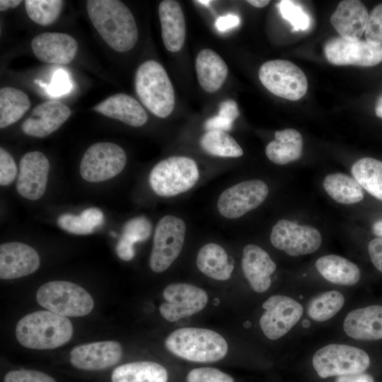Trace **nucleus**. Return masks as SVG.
Here are the masks:
<instances>
[{
    "label": "nucleus",
    "mask_w": 382,
    "mask_h": 382,
    "mask_svg": "<svg viewBox=\"0 0 382 382\" xmlns=\"http://www.w3.org/2000/svg\"><path fill=\"white\" fill-rule=\"evenodd\" d=\"M187 382H234L228 374L212 367H202L191 370Z\"/></svg>",
    "instance_id": "79ce46f5"
},
{
    "label": "nucleus",
    "mask_w": 382,
    "mask_h": 382,
    "mask_svg": "<svg viewBox=\"0 0 382 382\" xmlns=\"http://www.w3.org/2000/svg\"><path fill=\"white\" fill-rule=\"evenodd\" d=\"M239 23L240 18L237 15L228 13L219 16L215 22V27L218 30L224 32L238 25Z\"/></svg>",
    "instance_id": "49530a36"
},
{
    "label": "nucleus",
    "mask_w": 382,
    "mask_h": 382,
    "mask_svg": "<svg viewBox=\"0 0 382 382\" xmlns=\"http://www.w3.org/2000/svg\"><path fill=\"white\" fill-rule=\"evenodd\" d=\"M134 86L142 104L154 115L164 118L171 114L175 106L174 90L161 64L148 60L139 65Z\"/></svg>",
    "instance_id": "20e7f679"
},
{
    "label": "nucleus",
    "mask_w": 382,
    "mask_h": 382,
    "mask_svg": "<svg viewBox=\"0 0 382 382\" xmlns=\"http://www.w3.org/2000/svg\"><path fill=\"white\" fill-rule=\"evenodd\" d=\"M265 311L260 319V327L264 335L271 340L286 335L301 320L303 306L294 298L277 294L269 297L263 303Z\"/></svg>",
    "instance_id": "9b49d317"
},
{
    "label": "nucleus",
    "mask_w": 382,
    "mask_h": 382,
    "mask_svg": "<svg viewBox=\"0 0 382 382\" xmlns=\"http://www.w3.org/2000/svg\"><path fill=\"white\" fill-rule=\"evenodd\" d=\"M312 365L322 378L364 372L370 357L362 349L346 344H329L318 349L312 357Z\"/></svg>",
    "instance_id": "0eeeda50"
},
{
    "label": "nucleus",
    "mask_w": 382,
    "mask_h": 382,
    "mask_svg": "<svg viewBox=\"0 0 382 382\" xmlns=\"http://www.w3.org/2000/svg\"><path fill=\"white\" fill-rule=\"evenodd\" d=\"M186 225L180 217L166 215L158 221L149 257V267L156 273L166 270L180 254Z\"/></svg>",
    "instance_id": "6e6552de"
},
{
    "label": "nucleus",
    "mask_w": 382,
    "mask_h": 382,
    "mask_svg": "<svg viewBox=\"0 0 382 382\" xmlns=\"http://www.w3.org/2000/svg\"><path fill=\"white\" fill-rule=\"evenodd\" d=\"M17 175V167L12 156L2 147L0 148V185H8Z\"/></svg>",
    "instance_id": "c03bdc74"
},
{
    "label": "nucleus",
    "mask_w": 382,
    "mask_h": 382,
    "mask_svg": "<svg viewBox=\"0 0 382 382\" xmlns=\"http://www.w3.org/2000/svg\"><path fill=\"white\" fill-rule=\"evenodd\" d=\"M372 231L378 238H382V220L377 221L373 224Z\"/></svg>",
    "instance_id": "3c124183"
},
{
    "label": "nucleus",
    "mask_w": 382,
    "mask_h": 382,
    "mask_svg": "<svg viewBox=\"0 0 382 382\" xmlns=\"http://www.w3.org/2000/svg\"><path fill=\"white\" fill-rule=\"evenodd\" d=\"M258 75L262 85L280 98L297 100L307 91L306 76L299 66L289 61H267L260 66Z\"/></svg>",
    "instance_id": "1a4fd4ad"
},
{
    "label": "nucleus",
    "mask_w": 382,
    "mask_h": 382,
    "mask_svg": "<svg viewBox=\"0 0 382 382\" xmlns=\"http://www.w3.org/2000/svg\"><path fill=\"white\" fill-rule=\"evenodd\" d=\"M4 382H56L50 376L35 370H13L8 372Z\"/></svg>",
    "instance_id": "37998d69"
},
{
    "label": "nucleus",
    "mask_w": 382,
    "mask_h": 382,
    "mask_svg": "<svg viewBox=\"0 0 382 382\" xmlns=\"http://www.w3.org/2000/svg\"><path fill=\"white\" fill-rule=\"evenodd\" d=\"M241 267L251 289L257 293H264L271 286V275L277 265L264 249L248 244L243 250Z\"/></svg>",
    "instance_id": "412c9836"
},
{
    "label": "nucleus",
    "mask_w": 382,
    "mask_h": 382,
    "mask_svg": "<svg viewBox=\"0 0 382 382\" xmlns=\"http://www.w3.org/2000/svg\"><path fill=\"white\" fill-rule=\"evenodd\" d=\"M196 265L204 274L220 281L228 279L234 268L226 250L215 243H207L199 249Z\"/></svg>",
    "instance_id": "c85d7f7f"
},
{
    "label": "nucleus",
    "mask_w": 382,
    "mask_h": 382,
    "mask_svg": "<svg viewBox=\"0 0 382 382\" xmlns=\"http://www.w3.org/2000/svg\"><path fill=\"white\" fill-rule=\"evenodd\" d=\"M335 382H375V381L370 374L362 372L337 376Z\"/></svg>",
    "instance_id": "09e8293b"
},
{
    "label": "nucleus",
    "mask_w": 382,
    "mask_h": 382,
    "mask_svg": "<svg viewBox=\"0 0 382 382\" xmlns=\"http://www.w3.org/2000/svg\"><path fill=\"white\" fill-rule=\"evenodd\" d=\"M40 257L30 245L8 242L0 245V277L11 279L29 275L40 267Z\"/></svg>",
    "instance_id": "aec40b11"
},
{
    "label": "nucleus",
    "mask_w": 382,
    "mask_h": 382,
    "mask_svg": "<svg viewBox=\"0 0 382 382\" xmlns=\"http://www.w3.org/2000/svg\"><path fill=\"white\" fill-rule=\"evenodd\" d=\"M199 173L196 162L186 156H171L161 161L150 172L149 182L159 196L173 197L191 189Z\"/></svg>",
    "instance_id": "423d86ee"
},
{
    "label": "nucleus",
    "mask_w": 382,
    "mask_h": 382,
    "mask_svg": "<svg viewBox=\"0 0 382 382\" xmlns=\"http://www.w3.org/2000/svg\"><path fill=\"white\" fill-rule=\"evenodd\" d=\"M324 53L327 60L334 65L373 66L382 62V45L366 40L333 37L325 43Z\"/></svg>",
    "instance_id": "2eb2a0df"
},
{
    "label": "nucleus",
    "mask_w": 382,
    "mask_h": 382,
    "mask_svg": "<svg viewBox=\"0 0 382 382\" xmlns=\"http://www.w3.org/2000/svg\"><path fill=\"white\" fill-rule=\"evenodd\" d=\"M270 241L275 248L296 257L318 250L322 243V237L318 230L313 226L282 219L272 227Z\"/></svg>",
    "instance_id": "f8f14e48"
},
{
    "label": "nucleus",
    "mask_w": 382,
    "mask_h": 382,
    "mask_svg": "<svg viewBox=\"0 0 382 382\" xmlns=\"http://www.w3.org/2000/svg\"><path fill=\"white\" fill-rule=\"evenodd\" d=\"M345 298L337 290H329L313 297L307 305V315L316 322H325L335 316L343 308Z\"/></svg>",
    "instance_id": "72a5a7b5"
},
{
    "label": "nucleus",
    "mask_w": 382,
    "mask_h": 382,
    "mask_svg": "<svg viewBox=\"0 0 382 382\" xmlns=\"http://www.w3.org/2000/svg\"><path fill=\"white\" fill-rule=\"evenodd\" d=\"M73 325L66 316L50 311H39L23 316L16 327L18 342L27 348L51 349L67 343Z\"/></svg>",
    "instance_id": "f03ea898"
},
{
    "label": "nucleus",
    "mask_w": 382,
    "mask_h": 382,
    "mask_svg": "<svg viewBox=\"0 0 382 382\" xmlns=\"http://www.w3.org/2000/svg\"><path fill=\"white\" fill-rule=\"evenodd\" d=\"M278 6L282 16L291 24L294 30H305L308 28L309 18L301 7L288 0L281 1Z\"/></svg>",
    "instance_id": "ea45409f"
},
{
    "label": "nucleus",
    "mask_w": 382,
    "mask_h": 382,
    "mask_svg": "<svg viewBox=\"0 0 382 382\" xmlns=\"http://www.w3.org/2000/svg\"><path fill=\"white\" fill-rule=\"evenodd\" d=\"M152 224L144 216H139L128 220L122 228V236L118 243L134 249V245L146 241L151 236Z\"/></svg>",
    "instance_id": "4c0bfd02"
},
{
    "label": "nucleus",
    "mask_w": 382,
    "mask_h": 382,
    "mask_svg": "<svg viewBox=\"0 0 382 382\" xmlns=\"http://www.w3.org/2000/svg\"><path fill=\"white\" fill-rule=\"evenodd\" d=\"M199 144L205 152L215 156L238 158L243 154L235 139L224 131H207L201 137Z\"/></svg>",
    "instance_id": "c9c22d12"
},
{
    "label": "nucleus",
    "mask_w": 382,
    "mask_h": 382,
    "mask_svg": "<svg viewBox=\"0 0 382 382\" xmlns=\"http://www.w3.org/2000/svg\"><path fill=\"white\" fill-rule=\"evenodd\" d=\"M93 110L134 127L143 126L148 120L147 113L142 105L125 93L108 97L95 105Z\"/></svg>",
    "instance_id": "b1692460"
},
{
    "label": "nucleus",
    "mask_w": 382,
    "mask_h": 382,
    "mask_svg": "<svg viewBox=\"0 0 382 382\" xmlns=\"http://www.w3.org/2000/svg\"><path fill=\"white\" fill-rule=\"evenodd\" d=\"M195 69L200 86L208 93L217 91L228 74V66L224 59L216 52L207 48L198 53Z\"/></svg>",
    "instance_id": "a878e982"
},
{
    "label": "nucleus",
    "mask_w": 382,
    "mask_h": 382,
    "mask_svg": "<svg viewBox=\"0 0 382 382\" xmlns=\"http://www.w3.org/2000/svg\"><path fill=\"white\" fill-rule=\"evenodd\" d=\"M345 333L360 341L382 339V306L371 305L349 311L342 323Z\"/></svg>",
    "instance_id": "4be33fe9"
},
{
    "label": "nucleus",
    "mask_w": 382,
    "mask_h": 382,
    "mask_svg": "<svg viewBox=\"0 0 382 382\" xmlns=\"http://www.w3.org/2000/svg\"><path fill=\"white\" fill-rule=\"evenodd\" d=\"M30 101L27 94L13 87L0 90V128L18 121L28 110Z\"/></svg>",
    "instance_id": "2f4dec72"
},
{
    "label": "nucleus",
    "mask_w": 382,
    "mask_h": 382,
    "mask_svg": "<svg viewBox=\"0 0 382 382\" xmlns=\"http://www.w3.org/2000/svg\"><path fill=\"white\" fill-rule=\"evenodd\" d=\"M62 0H26L25 7L28 17L40 25H49L59 16L64 5Z\"/></svg>",
    "instance_id": "e433bc0d"
},
{
    "label": "nucleus",
    "mask_w": 382,
    "mask_h": 382,
    "mask_svg": "<svg viewBox=\"0 0 382 382\" xmlns=\"http://www.w3.org/2000/svg\"><path fill=\"white\" fill-rule=\"evenodd\" d=\"M167 349L175 356L194 362H214L228 352L226 340L218 332L201 328H183L165 340Z\"/></svg>",
    "instance_id": "7ed1b4c3"
},
{
    "label": "nucleus",
    "mask_w": 382,
    "mask_h": 382,
    "mask_svg": "<svg viewBox=\"0 0 382 382\" xmlns=\"http://www.w3.org/2000/svg\"><path fill=\"white\" fill-rule=\"evenodd\" d=\"M315 265L320 275L334 284L353 286L361 277L358 266L340 255L330 254L322 256L316 260Z\"/></svg>",
    "instance_id": "bb28decb"
},
{
    "label": "nucleus",
    "mask_w": 382,
    "mask_h": 382,
    "mask_svg": "<svg viewBox=\"0 0 382 382\" xmlns=\"http://www.w3.org/2000/svg\"><path fill=\"white\" fill-rule=\"evenodd\" d=\"M197 2L201 4H203V5H205V6H208L211 1H209V0H199V1H197Z\"/></svg>",
    "instance_id": "5fc2aeb1"
},
{
    "label": "nucleus",
    "mask_w": 382,
    "mask_h": 382,
    "mask_svg": "<svg viewBox=\"0 0 382 382\" xmlns=\"http://www.w3.org/2000/svg\"><path fill=\"white\" fill-rule=\"evenodd\" d=\"M274 137L265 148L266 156L272 162L284 165L301 157L303 138L297 130L289 128L276 131Z\"/></svg>",
    "instance_id": "cd10ccee"
},
{
    "label": "nucleus",
    "mask_w": 382,
    "mask_h": 382,
    "mask_svg": "<svg viewBox=\"0 0 382 382\" xmlns=\"http://www.w3.org/2000/svg\"><path fill=\"white\" fill-rule=\"evenodd\" d=\"M368 252L374 267L382 272V238L371 240L368 245Z\"/></svg>",
    "instance_id": "a18cd8bd"
},
{
    "label": "nucleus",
    "mask_w": 382,
    "mask_h": 382,
    "mask_svg": "<svg viewBox=\"0 0 382 382\" xmlns=\"http://www.w3.org/2000/svg\"><path fill=\"white\" fill-rule=\"evenodd\" d=\"M30 45L40 62L58 65L69 64L78 50L77 42L73 37L58 32L40 33L33 37Z\"/></svg>",
    "instance_id": "a211bd4d"
},
{
    "label": "nucleus",
    "mask_w": 382,
    "mask_h": 382,
    "mask_svg": "<svg viewBox=\"0 0 382 382\" xmlns=\"http://www.w3.org/2000/svg\"><path fill=\"white\" fill-rule=\"evenodd\" d=\"M122 357L120 344L109 340L75 347L70 352V362L79 369L97 371L115 365Z\"/></svg>",
    "instance_id": "f3484780"
},
{
    "label": "nucleus",
    "mask_w": 382,
    "mask_h": 382,
    "mask_svg": "<svg viewBox=\"0 0 382 382\" xmlns=\"http://www.w3.org/2000/svg\"><path fill=\"white\" fill-rule=\"evenodd\" d=\"M166 369L154 361H135L116 367L111 375L112 382H167Z\"/></svg>",
    "instance_id": "c756f323"
},
{
    "label": "nucleus",
    "mask_w": 382,
    "mask_h": 382,
    "mask_svg": "<svg viewBox=\"0 0 382 382\" xmlns=\"http://www.w3.org/2000/svg\"><path fill=\"white\" fill-rule=\"evenodd\" d=\"M55 74L52 80L51 91L53 93L65 92L67 84H69L65 73L62 70H58Z\"/></svg>",
    "instance_id": "de8ad7c7"
},
{
    "label": "nucleus",
    "mask_w": 382,
    "mask_h": 382,
    "mask_svg": "<svg viewBox=\"0 0 382 382\" xmlns=\"http://www.w3.org/2000/svg\"><path fill=\"white\" fill-rule=\"evenodd\" d=\"M127 163L125 151L111 142L92 144L84 153L80 163V174L86 181L98 183L117 175Z\"/></svg>",
    "instance_id": "9d476101"
},
{
    "label": "nucleus",
    "mask_w": 382,
    "mask_h": 382,
    "mask_svg": "<svg viewBox=\"0 0 382 382\" xmlns=\"http://www.w3.org/2000/svg\"><path fill=\"white\" fill-rule=\"evenodd\" d=\"M163 296L166 302L160 305L159 312L169 322H175L201 311L208 302L205 291L185 283L168 285L163 291Z\"/></svg>",
    "instance_id": "4468645a"
},
{
    "label": "nucleus",
    "mask_w": 382,
    "mask_h": 382,
    "mask_svg": "<svg viewBox=\"0 0 382 382\" xmlns=\"http://www.w3.org/2000/svg\"><path fill=\"white\" fill-rule=\"evenodd\" d=\"M351 171L362 188L382 201V161L364 157L352 165Z\"/></svg>",
    "instance_id": "473e14b6"
},
{
    "label": "nucleus",
    "mask_w": 382,
    "mask_h": 382,
    "mask_svg": "<svg viewBox=\"0 0 382 382\" xmlns=\"http://www.w3.org/2000/svg\"><path fill=\"white\" fill-rule=\"evenodd\" d=\"M158 16L166 48L172 52L180 51L185 40V21L180 4L173 0L162 1Z\"/></svg>",
    "instance_id": "393cba45"
},
{
    "label": "nucleus",
    "mask_w": 382,
    "mask_h": 382,
    "mask_svg": "<svg viewBox=\"0 0 382 382\" xmlns=\"http://www.w3.org/2000/svg\"><path fill=\"white\" fill-rule=\"evenodd\" d=\"M88 17L103 40L114 50L127 52L136 45L138 29L129 8L118 0H88Z\"/></svg>",
    "instance_id": "f257e3e1"
},
{
    "label": "nucleus",
    "mask_w": 382,
    "mask_h": 382,
    "mask_svg": "<svg viewBox=\"0 0 382 382\" xmlns=\"http://www.w3.org/2000/svg\"><path fill=\"white\" fill-rule=\"evenodd\" d=\"M369 13L357 0L340 1L330 17V23L340 37L351 41L360 40L365 32Z\"/></svg>",
    "instance_id": "5701e85b"
},
{
    "label": "nucleus",
    "mask_w": 382,
    "mask_h": 382,
    "mask_svg": "<svg viewBox=\"0 0 382 382\" xmlns=\"http://www.w3.org/2000/svg\"><path fill=\"white\" fill-rule=\"evenodd\" d=\"M21 3V0H1L0 11H4L8 8H14Z\"/></svg>",
    "instance_id": "8fccbe9b"
},
{
    "label": "nucleus",
    "mask_w": 382,
    "mask_h": 382,
    "mask_svg": "<svg viewBox=\"0 0 382 382\" xmlns=\"http://www.w3.org/2000/svg\"><path fill=\"white\" fill-rule=\"evenodd\" d=\"M375 112L378 117L382 118V96L377 100L375 106Z\"/></svg>",
    "instance_id": "864d4df0"
},
{
    "label": "nucleus",
    "mask_w": 382,
    "mask_h": 382,
    "mask_svg": "<svg viewBox=\"0 0 382 382\" xmlns=\"http://www.w3.org/2000/svg\"><path fill=\"white\" fill-rule=\"evenodd\" d=\"M50 163L47 157L40 151L25 154L19 163V173L16 190L23 197L37 200L45 193Z\"/></svg>",
    "instance_id": "dca6fc26"
},
{
    "label": "nucleus",
    "mask_w": 382,
    "mask_h": 382,
    "mask_svg": "<svg viewBox=\"0 0 382 382\" xmlns=\"http://www.w3.org/2000/svg\"><path fill=\"white\" fill-rule=\"evenodd\" d=\"M247 2L257 8H263L270 2L269 0H248Z\"/></svg>",
    "instance_id": "603ef678"
},
{
    "label": "nucleus",
    "mask_w": 382,
    "mask_h": 382,
    "mask_svg": "<svg viewBox=\"0 0 382 382\" xmlns=\"http://www.w3.org/2000/svg\"><path fill=\"white\" fill-rule=\"evenodd\" d=\"M37 303L62 316L80 317L91 312L94 301L83 287L67 281H51L42 284L36 293Z\"/></svg>",
    "instance_id": "39448f33"
},
{
    "label": "nucleus",
    "mask_w": 382,
    "mask_h": 382,
    "mask_svg": "<svg viewBox=\"0 0 382 382\" xmlns=\"http://www.w3.org/2000/svg\"><path fill=\"white\" fill-rule=\"evenodd\" d=\"M103 221V213L96 207L86 209L79 215L63 214L57 219V224L62 229L77 235L92 233Z\"/></svg>",
    "instance_id": "f704fd0d"
},
{
    "label": "nucleus",
    "mask_w": 382,
    "mask_h": 382,
    "mask_svg": "<svg viewBox=\"0 0 382 382\" xmlns=\"http://www.w3.org/2000/svg\"><path fill=\"white\" fill-rule=\"evenodd\" d=\"M268 192V187L263 181L245 180L222 192L217 201V209L225 218L237 219L258 207Z\"/></svg>",
    "instance_id": "ddd939ff"
},
{
    "label": "nucleus",
    "mask_w": 382,
    "mask_h": 382,
    "mask_svg": "<svg viewBox=\"0 0 382 382\" xmlns=\"http://www.w3.org/2000/svg\"><path fill=\"white\" fill-rule=\"evenodd\" d=\"M240 113L237 103L232 99L222 101L217 115L209 118L204 123L207 131H229Z\"/></svg>",
    "instance_id": "58836bf2"
},
{
    "label": "nucleus",
    "mask_w": 382,
    "mask_h": 382,
    "mask_svg": "<svg viewBox=\"0 0 382 382\" xmlns=\"http://www.w3.org/2000/svg\"><path fill=\"white\" fill-rule=\"evenodd\" d=\"M326 192L336 202L352 204L363 199L362 187L347 174L336 173L328 175L323 183Z\"/></svg>",
    "instance_id": "7c9ffc66"
},
{
    "label": "nucleus",
    "mask_w": 382,
    "mask_h": 382,
    "mask_svg": "<svg viewBox=\"0 0 382 382\" xmlns=\"http://www.w3.org/2000/svg\"><path fill=\"white\" fill-rule=\"evenodd\" d=\"M364 33L367 42L382 45V3L375 6L369 14Z\"/></svg>",
    "instance_id": "a19ab883"
},
{
    "label": "nucleus",
    "mask_w": 382,
    "mask_h": 382,
    "mask_svg": "<svg viewBox=\"0 0 382 382\" xmlns=\"http://www.w3.org/2000/svg\"><path fill=\"white\" fill-rule=\"evenodd\" d=\"M71 110L64 103L50 100L36 105L21 125L23 132L31 137L43 138L57 130L69 117Z\"/></svg>",
    "instance_id": "6ab92c4d"
}]
</instances>
